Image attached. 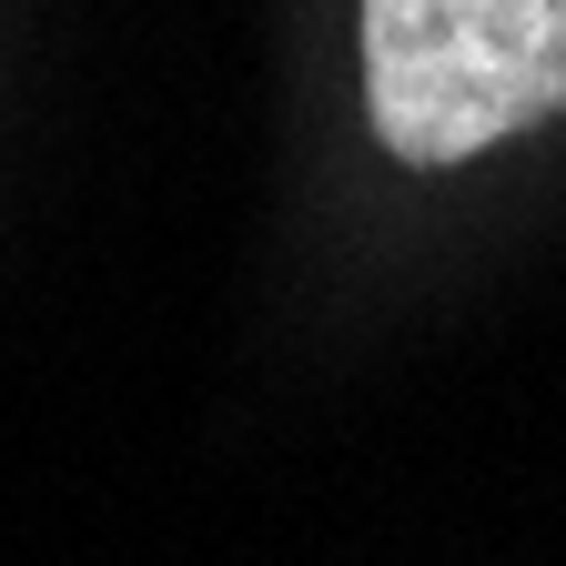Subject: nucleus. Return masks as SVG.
<instances>
[{"label": "nucleus", "mask_w": 566, "mask_h": 566, "mask_svg": "<svg viewBox=\"0 0 566 566\" xmlns=\"http://www.w3.org/2000/svg\"><path fill=\"white\" fill-rule=\"evenodd\" d=\"M365 112L415 172L566 112V0H365Z\"/></svg>", "instance_id": "f257e3e1"}]
</instances>
